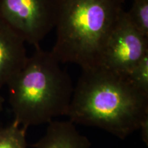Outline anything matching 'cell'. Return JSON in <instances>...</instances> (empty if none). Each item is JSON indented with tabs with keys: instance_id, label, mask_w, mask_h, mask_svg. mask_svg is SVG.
Returning <instances> with one entry per match:
<instances>
[{
	"instance_id": "cell-3",
	"label": "cell",
	"mask_w": 148,
	"mask_h": 148,
	"mask_svg": "<svg viewBox=\"0 0 148 148\" xmlns=\"http://www.w3.org/2000/svg\"><path fill=\"white\" fill-rule=\"evenodd\" d=\"M121 0H56V41L60 63L99 66L103 45L122 12Z\"/></svg>"
},
{
	"instance_id": "cell-4",
	"label": "cell",
	"mask_w": 148,
	"mask_h": 148,
	"mask_svg": "<svg viewBox=\"0 0 148 148\" xmlns=\"http://www.w3.org/2000/svg\"><path fill=\"white\" fill-rule=\"evenodd\" d=\"M56 0H0V18L36 48L54 28Z\"/></svg>"
},
{
	"instance_id": "cell-7",
	"label": "cell",
	"mask_w": 148,
	"mask_h": 148,
	"mask_svg": "<svg viewBox=\"0 0 148 148\" xmlns=\"http://www.w3.org/2000/svg\"><path fill=\"white\" fill-rule=\"evenodd\" d=\"M47 124L45 134L32 145L34 148H90L88 138L69 120H53Z\"/></svg>"
},
{
	"instance_id": "cell-11",
	"label": "cell",
	"mask_w": 148,
	"mask_h": 148,
	"mask_svg": "<svg viewBox=\"0 0 148 148\" xmlns=\"http://www.w3.org/2000/svg\"><path fill=\"white\" fill-rule=\"evenodd\" d=\"M138 130H140L141 138L144 143L146 144L147 146L148 144V119L145 120L142 124L140 125V128Z\"/></svg>"
},
{
	"instance_id": "cell-6",
	"label": "cell",
	"mask_w": 148,
	"mask_h": 148,
	"mask_svg": "<svg viewBox=\"0 0 148 148\" xmlns=\"http://www.w3.org/2000/svg\"><path fill=\"white\" fill-rule=\"evenodd\" d=\"M25 42L0 18V88L7 86L25 65Z\"/></svg>"
},
{
	"instance_id": "cell-1",
	"label": "cell",
	"mask_w": 148,
	"mask_h": 148,
	"mask_svg": "<svg viewBox=\"0 0 148 148\" xmlns=\"http://www.w3.org/2000/svg\"><path fill=\"white\" fill-rule=\"evenodd\" d=\"M66 116L73 123L98 127L124 139L148 119V95L124 75L101 66L82 69Z\"/></svg>"
},
{
	"instance_id": "cell-2",
	"label": "cell",
	"mask_w": 148,
	"mask_h": 148,
	"mask_svg": "<svg viewBox=\"0 0 148 148\" xmlns=\"http://www.w3.org/2000/svg\"><path fill=\"white\" fill-rule=\"evenodd\" d=\"M51 51L36 48L9 84L14 121L27 129L66 116L73 86L69 75Z\"/></svg>"
},
{
	"instance_id": "cell-12",
	"label": "cell",
	"mask_w": 148,
	"mask_h": 148,
	"mask_svg": "<svg viewBox=\"0 0 148 148\" xmlns=\"http://www.w3.org/2000/svg\"><path fill=\"white\" fill-rule=\"evenodd\" d=\"M0 90H1V88H0ZM3 102H4V98H3L2 95H1V90H0V115H1V112L3 110Z\"/></svg>"
},
{
	"instance_id": "cell-8",
	"label": "cell",
	"mask_w": 148,
	"mask_h": 148,
	"mask_svg": "<svg viewBox=\"0 0 148 148\" xmlns=\"http://www.w3.org/2000/svg\"><path fill=\"white\" fill-rule=\"evenodd\" d=\"M26 131L14 121L0 127V148H27Z\"/></svg>"
},
{
	"instance_id": "cell-9",
	"label": "cell",
	"mask_w": 148,
	"mask_h": 148,
	"mask_svg": "<svg viewBox=\"0 0 148 148\" xmlns=\"http://www.w3.org/2000/svg\"><path fill=\"white\" fill-rule=\"evenodd\" d=\"M125 12L133 27L148 38V0H134L130 10Z\"/></svg>"
},
{
	"instance_id": "cell-5",
	"label": "cell",
	"mask_w": 148,
	"mask_h": 148,
	"mask_svg": "<svg viewBox=\"0 0 148 148\" xmlns=\"http://www.w3.org/2000/svg\"><path fill=\"white\" fill-rule=\"evenodd\" d=\"M148 53V38L139 33L122 10L103 45L99 66L127 76Z\"/></svg>"
},
{
	"instance_id": "cell-10",
	"label": "cell",
	"mask_w": 148,
	"mask_h": 148,
	"mask_svg": "<svg viewBox=\"0 0 148 148\" xmlns=\"http://www.w3.org/2000/svg\"><path fill=\"white\" fill-rule=\"evenodd\" d=\"M126 77L133 86L148 95V53L135 64Z\"/></svg>"
},
{
	"instance_id": "cell-13",
	"label": "cell",
	"mask_w": 148,
	"mask_h": 148,
	"mask_svg": "<svg viewBox=\"0 0 148 148\" xmlns=\"http://www.w3.org/2000/svg\"><path fill=\"white\" fill-rule=\"evenodd\" d=\"M121 1H123V2H124V1H125V0H121ZM132 1H134V0H132Z\"/></svg>"
}]
</instances>
